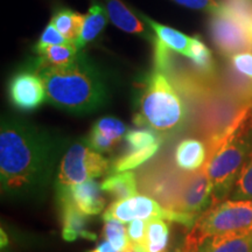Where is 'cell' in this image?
Wrapping results in <instances>:
<instances>
[{
	"label": "cell",
	"mask_w": 252,
	"mask_h": 252,
	"mask_svg": "<svg viewBox=\"0 0 252 252\" xmlns=\"http://www.w3.org/2000/svg\"><path fill=\"white\" fill-rule=\"evenodd\" d=\"M61 141L49 132L17 118H5L0 130L1 191L12 198H35L48 187Z\"/></svg>",
	"instance_id": "obj_1"
},
{
	"label": "cell",
	"mask_w": 252,
	"mask_h": 252,
	"mask_svg": "<svg viewBox=\"0 0 252 252\" xmlns=\"http://www.w3.org/2000/svg\"><path fill=\"white\" fill-rule=\"evenodd\" d=\"M46 89V100L75 115L102 108L108 100V87L99 71L83 56L63 67L37 65Z\"/></svg>",
	"instance_id": "obj_2"
},
{
	"label": "cell",
	"mask_w": 252,
	"mask_h": 252,
	"mask_svg": "<svg viewBox=\"0 0 252 252\" xmlns=\"http://www.w3.org/2000/svg\"><path fill=\"white\" fill-rule=\"evenodd\" d=\"M251 112L250 104L222 134L207 140L208 156L203 167L213 185V206L230 196L239 172L251 153L252 126L249 121Z\"/></svg>",
	"instance_id": "obj_3"
},
{
	"label": "cell",
	"mask_w": 252,
	"mask_h": 252,
	"mask_svg": "<svg viewBox=\"0 0 252 252\" xmlns=\"http://www.w3.org/2000/svg\"><path fill=\"white\" fill-rule=\"evenodd\" d=\"M187 116V106L166 72L154 69L144 83L133 119L135 125L147 126L163 137L180 131Z\"/></svg>",
	"instance_id": "obj_4"
},
{
	"label": "cell",
	"mask_w": 252,
	"mask_h": 252,
	"mask_svg": "<svg viewBox=\"0 0 252 252\" xmlns=\"http://www.w3.org/2000/svg\"><path fill=\"white\" fill-rule=\"evenodd\" d=\"M110 168L106 158L94 151L89 144L76 141L63 154L56 178V189L69 188L99 178L110 172Z\"/></svg>",
	"instance_id": "obj_5"
},
{
	"label": "cell",
	"mask_w": 252,
	"mask_h": 252,
	"mask_svg": "<svg viewBox=\"0 0 252 252\" xmlns=\"http://www.w3.org/2000/svg\"><path fill=\"white\" fill-rule=\"evenodd\" d=\"M252 226V201L224 200L198 217L194 229L200 239L207 236L243 230Z\"/></svg>",
	"instance_id": "obj_6"
},
{
	"label": "cell",
	"mask_w": 252,
	"mask_h": 252,
	"mask_svg": "<svg viewBox=\"0 0 252 252\" xmlns=\"http://www.w3.org/2000/svg\"><path fill=\"white\" fill-rule=\"evenodd\" d=\"M159 217L168 222L179 223L186 229L191 230L196 224L198 217L175 210H168L147 195H134L124 201H113L103 214V220H117L123 223L133 220H149Z\"/></svg>",
	"instance_id": "obj_7"
},
{
	"label": "cell",
	"mask_w": 252,
	"mask_h": 252,
	"mask_svg": "<svg viewBox=\"0 0 252 252\" xmlns=\"http://www.w3.org/2000/svg\"><path fill=\"white\" fill-rule=\"evenodd\" d=\"M185 175L186 172L179 171L171 163L159 161L140 172L139 188L161 207L176 212Z\"/></svg>",
	"instance_id": "obj_8"
},
{
	"label": "cell",
	"mask_w": 252,
	"mask_h": 252,
	"mask_svg": "<svg viewBox=\"0 0 252 252\" xmlns=\"http://www.w3.org/2000/svg\"><path fill=\"white\" fill-rule=\"evenodd\" d=\"M209 31L216 48L226 58L237 53L251 52L252 41L247 27L234 15H213Z\"/></svg>",
	"instance_id": "obj_9"
},
{
	"label": "cell",
	"mask_w": 252,
	"mask_h": 252,
	"mask_svg": "<svg viewBox=\"0 0 252 252\" xmlns=\"http://www.w3.org/2000/svg\"><path fill=\"white\" fill-rule=\"evenodd\" d=\"M214 203L213 185L206 168L186 172L176 212L200 217Z\"/></svg>",
	"instance_id": "obj_10"
},
{
	"label": "cell",
	"mask_w": 252,
	"mask_h": 252,
	"mask_svg": "<svg viewBox=\"0 0 252 252\" xmlns=\"http://www.w3.org/2000/svg\"><path fill=\"white\" fill-rule=\"evenodd\" d=\"M9 99L20 111L30 112L46 100L45 84L39 72L24 70L15 74L8 84Z\"/></svg>",
	"instance_id": "obj_11"
},
{
	"label": "cell",
	"mask_w": 252,
	"mask_h": 252,
	"mask_svg": "<svg viewBox=\"0 0 252 252\" xmlns=\"http://www.w3.org/2000/svg\"><path fill=\"white\" fill-rule=\"evenodd\" d=\"M58 198L62 238L67 242H74L80 238L96 241L97 235L89 229V215L81 212L65 191L58 190Z\"/></svg>",
	"instance_id": "obj_12"
},
{
	"label": "cell",
	"mask_w": 252,
	"mask_h": 252,
	"mask_svg": "<svg viewBox=\"0 0 252 252\" xmlns=\"http://www.w3.org/2000/svg\"><path fill=\"white\" fill-rule=\"evenodd\" d=\"M126 126L115 117H103L91 127L88 144L99 153H111L125 137Z\"/></svg>",
	"instance_id": "obj_13"
},
{
	"label": "cell",
	"mask_w": 252,
	"mask_h": 252,
	"mask_svg": "<svg viewBox=\"0 0 252 252\" xmlns=\"http://www.w3.org/2000/svg\"><path fill=\"white\" fill-rule=\"evenodd\" d=\"M58 190L65 191L78 209L89 216L98 215L105 208L106 201L103 195L102 186L94 179Z\"/></svg>",
	"instance_id": "obj_14"
},
{
	"label": "cell",
	"mask_w": 252,
	"mask_h": 252,
	"mask_svg": "<svg viewBox=\"0 0 252 252\" xmlns=\"http://www.w3.org/2000/svg\"><path fill=\"white\" fill-rule=\"evenodd\" d=\"M201 252H252V226L207 236L201 239Z\"/></svg>",
	"instance_id": "obj_15"
},
{
	"label": "cell",
	"mask_w": 252,
	"mask_h": 252,
	"mask_svg": "<svg viewBox=\"0 0 252 252\" xmlns=\"http://www.w3.org/2000/svg\"><path fill=\"white\" fill-rule=\"evenodd\" d=\"M105 1L108 17L115 26L126 33L138 34L144 36L145 39L153 41L154 36H152L151 32L122 0H105Z\"/></svg>",
	"instance_id": "obj_16"
},
{
	"label": "cell",
	"mask_w": 252,
	"mask_h": 252,
	"mask_svg": "<svg viewBox=\"0 0 252 252\" xmlns=\"http://www.w3.org/2000/svg\"><path fill=\"white\" fill-rule=\"evenodd\" d=\"M207 145L195 138H186L176 145L174 160L184 172H195L202 168L207 161Z\"/></svg>",
	"instance_id": "obj_17"
},
{
	"label": "cell",
	"mask_w": 252,
	"mask_h": 252,
	"mask_svg": "<svg viewBox=\"0 0 252 252\" xmlns=\"http://www.w3.org/2000/svg\"><path fill=\"white\" fill-rule=\"evenodd\" d=\"M143 20L151 27V30L154 32L156 36L153 40L158 41L161 43L163 47L167 49L172 50V52L178 53V54L184 55L188 58L189 48H190V41L191 37L181 33V32L176 31L175 28L168 27L166 25H161L157 21L150 19L147 15L139 13Z\"/></svg>",
	"instance_id": "obj_18"
},
{
	"label": "cell",
	"mask_w": 252,
	"mask_h": 252,
	"mask_svg": "<svg viewBox=\"0 0 252 252\" xmlns=\"http://www.w3.org/2000/svg\"><path fill=\"white\" fill-rule=\"evenodd\" d=\"M102 189L113 201H124L138 194L135 173L125 171L111 173L102 181Z\"/></svg>",
	"instance_id": "obj_19"
},
{
	"label": "cell",
	"mask_w": 252,
	"mask_h": 252,
	"mask_svg": "<svg viewBox=\"0 0 252 252\" xmlns=\"http://www.w3.org/2000/svg\"><path fill=\"white\" fill-rule=\"evenodd\" d=\"M39 54V64L50 67H63L74 63L80 58V48L75 42L49 46L41 50Z\"/></svg>",
	"instance_id": "obj_20"
},
{
	"label": "cell",
	"mask_w": 252,
	"mask_h": 252,
	"mask_svg": "<svg viewBox=\"0 0 252 252\" xmlns=\"http://www.w3.org/2000/svg\"><path fill=\"white\" fill-rule=\"evenodd\" d=\"M106 23H108V17L104 8L99 4H93L89 12L84 15V24L81 34L75 41L78 48L82 49L87 43L96 39L102 33Z\"/></svg>",
	"instance_id": "obj_21"
},
{
	"label": "cell",
	"mask_w": 252,
	"mask_h": 252,
	"mask_svg": "<svg viewBox=\"0 0 252 252\" xmlns=\"http://www.w3.org/2000/svg\"><path fill=\"white\" fill-rule=\"evenodd\" d=\"M162 143L145 147V149H128L125 153L116 158L111 163V173L132 171L150 160L158 151L160 150Z\"/></svg>",
	"instance_id": "obj_22"
},
{
	"label": "cell",
	"mask_w": 252,
	"mask_h": 252,
	"mask_svg": "<svg viewBox=\"0 0 252 252\" xmlns=\"http://www.w3.org/2000/svg\"><path fill=\"white\" fill-rule=\"evenodd\" d=\"M50 23L58 28V31L65 39L75 42L80 36L82 27H83L84 15L76 13L71 9L63 8L55 12Z\"/></svg>",
	"instance_id": "obj_23"
},
{
	"label": "cell",
	"mask_w": 252,
	"mask_h": 252,
	"mask_svg": "<svg viewBox=\"0 0 252 252\" xmlns=\"http://www.w3.org/2000/svg\"><path fill=\"white\" fill-rule=\"evenodd\" d=\"M169 230L166 220L153 217L147 220V252H163L168 247Z\"/></svg>",
	"instance_id": "obj_24"
},
{
	"label": "cell",
	"mask_w": 252,
	"mask_h": 252,
	"mask_svg": "<svg viewBox=\"0 0 252 252\" xmlns=\"http://www.w3.org/2000/svg\"><path fill=\"white\" fill-rule=\"evenodd\" d=\"M188 59L190 60L198 72L204 76H212L215 70V62H214L212 50L208 48V46L198 36L191 37Z\"/></svg>",
	"instance_id": "obj_25"
},
{
	"label": "cell",
	"mask_w": 252,
	"mask_h": 252,
	"mask_svg": "<svg viewBox=\"0 0 252 252\" xmlns=\"http://www.w3.org/2000/svg\"><path fill=\"white\" fill-rule=\"evenodd\" d=\"M102 236L105 241L110 242L118 252H132L131 242L127 235V228H125L121 220H104Z\"/></svg>",
	"instance_id": "obj_26"
},
{
	"label": "cell",
	"mask_w": 252,
	"mask_h": 252,
	"mask_svg": "<svg viewBox=\"0 0 252 252\" xmlns=\"http://www.w3.org/2000/svg\"><path fill=\"white\" fill-rule=\"evenodd\" d=\"M230 198L252 201V151L239 172Z\"/></svg>",
	"instance_id": "obj_27"
},
{
	"label": "cell",
	"mask_w": 252,
	"mask_h": 252,
	"mask_svg": "<svg viewBox=\"0 0 252 252\" xmlns=\"http://www.w3.org/2000/svg\"><path fill=\"white\" fill-rule=\"evenodd\" d=\"M124 139L128 145V149H145V147L162 143L163 137L152 128L147 127L127 131Z\"/></svg>",
	"instance_id": "obj_28"
},
{
	"label": "cell",
	"mask_w": 252,
	"mask_h": 252,
	"mask_svg": "<svg viewBox=\"0 0 252 252\" xmlns=\"http://www.w3.org/2000/svg\"><path fill=\"white\" fill-rule=\"evenodd\" d=\"M126 228L132 251L147 252V220H133L128 222Z\"/></svg>",
	"instance_id": "obj_29"
},
{
	"label": "cell",
	"mask_w": 252,
	"mask_h": 252,
	"mask_svg": "<svg viewBox=\"0 0 252 252\" xmlns=\"http://www.w3.org/2000/svg\"><path fill=\"white\" fill-rule=\"evenodd\" d=\"M220 2L247 30L252 27V0H222Z\"/></svg>",
	"instance_id": "obj_30"
},
{
	"label": "cell",
	"mask_w": 252,
	"mask_h": 252,
	"mask_svg": "<svg viewBox=\"0 0 252 252\" xmlns=\"http://www.w3.org/2000/svg\"><path fill=\"white\" fill-rule=\"evenodd\" d=\"M173 1L187 8L202 11L212 15H223L229 13V11L222 5V2H219L217 0H173Z\"/></svg>",
	"instance_id": "obj_31"
},
{
	"label": "cell",
	"mask_w": 252,
	"mask_h": 252,
	"mask_svg": "<svg viewBox=\"0 0 252 252\" xmlns=\"http://www.w3.org/2000/svg\"><path fill=\"white\" fill-rule=\"evenodd\" d=\"M67 42H71V41L65 39V37L58 31V28H56L52 23H49L45 28V31H43V33L41 34L40 40L37 41L35 46V52L40 53L41 50H43L49 46L62 45V43Z\"/></svg>",
	"instance_id": "obj_32"
},
{
	"label": "cell",
	"mask_w": 252,
	"mask_h": 252,
	"mask_svg": "<svg viewBox=\"0 0 252 252\" xmlns=\"http://www.w3.org/2000/svg\"><path fill=\"white\" fill-rule=\"evenodd\" d=\"M232 68L242 76L249 78L252 81V53L251 52H242L232 55L230 58Z\"/></svg>",
	"instance_id": "obj_33"
},
{
	"label": "cell",
	"mask_w": 252,
	"mask_h": 252,
	"mask_svg": "<svg viewBox=\"0 0 252 252\" xmlns=\"http://www.w3.org/2000/svg\"><path fill=\"white\" fill-rule=\"evenodd\" d=\"M200 243L201 239L193 228L189 231V234L186 236L184 242H182V244L176 252H201Z\"/></svg>",
	"instance_id": "obj_34"
},
{
	"label": "cell",
	"mask_w": 252,
	"mask_h": 252,
	"mask_svg": "<svg viewBox=\"0 0 252 252\" xmlns=\"http://www.w3.org/2000/svg\"><path fill=\"white\" fill-rule=\"evenodd\" d=\"M87 252H118V251L113 248V245L110 243V242L104 239V241L100 242L96 248H94L93 250L87 251Z\"/></svg>",
	"instance_id": "obj_35"
},
{
	"label": "cell",
	"mask_w": 252,
	"mask_h": 252,
	"mask_svg": "<svg viewBox=\"0 0 252 252\" xmlns=\"http://www.w3.org/2000/svg\"><path fill=\"white\" fill-rule=\"evenodd\" d=\"M8 244V237L6 235V232L4 231V229H1V248L7 247Z\"/></svg>",
	"instance_id": "obj_36"
},
{
	"label": "cell",
	"mask_w": 252,
	"mask_h": 252,
	"mask_svg": "<svg viewBox=\"0 0 252 252\" xmlns=\"http://www.w3.org/2000/svg\"><path fill=\"white\" fill-rule=\"evenodd\" d=\"M132 252H134V251H132Z\"/></svg>",
	"instance_id": "obj_37"
}]
</instances>
